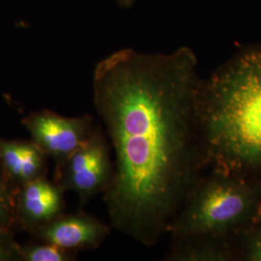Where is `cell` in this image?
<instances>
[{"mask_svg": "<svg viewBox=\"0 0 261 261\" xmlns=\"http://www.w3.org/2000/svg\"><path fill=\"white\" fill-rule=\"evenodd\" d=\"M261 220V204L259 206V209H258V211H257V214H256V217H255V220H254V223H256V222H258V221H260ZM253 223V224H254Z\"/></svg>", "mask_w": 261, "mask_h": 261, "instance_id": "cell-15", "label": "cell"}, {"mask_svg": "<svg viewBox=\"0 0 261 261\" xmlns=\"http://www.w3.org/2000/svg\"><path fill=\"white\" fill-rule=\"evenodd\" d=\"M120 5L122 6H124V7H126V8H129L134 3H135V1L136 0H116Z\"/></svg>", "mask_w": 261, "mask_h": 261, "instance_id": "cell-14", "label": "cell"}, {"mask_svg": "<svg viewBox=\"0 0 261 261\" xmlns=\"http://www.w3.org/2000/svg\"><path fill=\"white\" fill-rule=\"evenodd\" d=\"M20 187L0 166V228L14 231L18 226L17 206Z\"/></svg>", "mask_w": 261, "mask_h": 261, "instance_id": "cell-10", "label": "cell"}, {"mask_svg": "<svg viewBox=\"0 0 261 261\" xmlns=\"http://www.w3.org/2000/svg\"><path fill=\"white\" fill-rule=\"evenodd\" d=\"M13 234L14 231L0 228V261H21L19 244Z\"/></svg>", "mask_w": 261, "mask_h": 261, "instance_id": "cell-13", "label": "cell"}, {"mask_svg": "<svg viewBox=\"0 0 261 261\" xmlns=\"http://www.w3.org/2000/svg\"><path fill=\"white\" fill-rule=\"evenodd\" d=\"M21 124L31 140L47 157L62 164L92 136L96 129L93 116L84 114L67 117L47 110L29 113Z\"/></svg>", "mask_w": 261, "mask_h": 261, "instance_id": "cell-5", "label": "cell"}, {"mask_svg": "<svg viewBox=\"0 0 261 261\" xmlns=\"http://www.w3.org/2000/svg\"><path fill=\"white\" fill-rule=\"evenodd\" d=\"M199 112L208 168L261 180V45L202 81Z\"/></svg>", "mask_w": 261, "mask_h": 261, "instance_id": "cell-2", "label": "cell"}, {"mask_svg": "<svg viewBox=\"0 0 261 261\" xmlns=\"http://www.w3.org/2000/svg\"><path fill=\"white\" fill-rule=\"evenodd\" d=\"M192 48L120 49L94 70L93 103L114 154L103 193L112 225L145 247L158 244L208 169Z\"/></svg>", "mask_w": 261, "mask_h": 261, "instance_id": "cell-1", "label": "cell"}, {"mask_svg": "<svg viewBox=\"0 0 261 261\" xmlns=\"http://www.w3.org/2000/svg\"><path fill=\"white\" fill-rule=\"evenodd\" d=\"M238 259L261 261V220L236 237Z\"/></svg>", "mask_w": 261, "mask_h": 261, "instance_id": "cell-12", "label": "cell"}, {"mask_svg": "<svg viewBox=\"0 0 261 261\" xmlns=\"http://www.w3.org/2000/svg\"><path fill=\"white\" fill-rule=\"evenodd\" d=\"M19 251L21 261H73L76 257V252L47 242L19 245Z\"/></svg>", "mask_w": 261, "mask_h": 261, "instance_id": "cell-11", "label": "cell"}, {"mask_svg": "<svg viewBox=\"0 0 261 261\" xmlns=\"http://www.w3.org/2000/svg\"><path fill=\"white\" fill-rule=\"evenodd\" d=\"M112 148L99 126L92 136L62 164L56 166L55 182L64 192L72 191L85 206L94 196L103 194L114 175Z\"/></svg>", "mask_w": 261, "mask_h": 261, "instance_id": "cell-4", "label": "cell"}, {"mask_svg": "<svg viewBox=\"0 0 261 261\" xmlns=\"http://www.w3.org/2000/svg\"><path fill=\"white\" fill-rule=\"evenodd\" d=\"M47 155L32 141L0 139V166L20 188L46 177Z\"/></svg>", "mask_w": 261, "mask_h": 261, "instance_id": "cell-9", "label": "cell"}, {"mask_svg": "<svg viewBox=\"0 0 261 261\" xmlns=\"http://www.w3.org/2000/svg\"><path fill=\"white\" fill-rule=\"evenodd\" d=\"M166 261H231L238 259L237 236L216 234L169 235Z\"/></svg>", "mask_w": 261, "mask_h": 261, "instance_id": "cell-8", "label": "cell"}, {"mask_svg": "<svg viewBox=\"0 0 261 261\" xmlns=\"http://www.w3.org/2000/svg\"><path fill=\"white\" fill-rule=\"evenodd\" d=\"M42 242L76 252L100 247L111 234V228L92 215L84 212L60 215L47 224L28 231Z\"/></svg>", "mask_w": 261, "mask_h": 261, "instance_id": "cell-6", "label": "cell"}, {"mask_svg": "<svg viewBox=\"0 0 261 261\" xmlns=\"http://www.w3.org/2000/svg\"><path fill=\"white\" fill-rule=\"evenodd\" d=\"M64 193L47 176L21 187L17 206L18 227L28 232L64 214Z\"/></svg>", "mask_w": 261, "mask_h": 261, "instance_id": "cell-7", "label": "cell"}, {"mask_svg": "<svg viewBox=\"0 0 261 261\" xmlns=\"http://www.w3.org/2000/svg\"><path fill=\"white\" fill-rule=\"evenodd\" d=\"M208 169L171 221L168 235L235 237L254 223L261 204V180Z\"/></svg>", "mask_w": 261, "mask_h": 261, "instance_id": "cell-3", "label": "cell"}]
</instances>
